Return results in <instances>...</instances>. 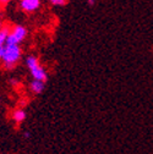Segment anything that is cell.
Segmentation results:
<instances>
[{
  "mask_svg": "<svg viewBox=\"0 0 153 154\" xmlns=\"http://www.w3.org/2000/svg\"><path fill=\"white\" fill-rule=\"evenodd\" d=\"M95 3H97V0H87V5H88V6H91V8H92V6H94V5H95Z\"/></svg>",
  "mask_w": 153,
  "mask_h": 154,
  "instance_id": "cell-9",
  "label": "cell"
},
{
  "mask_svg": "<svg viewBox=\"0 0 153 154\" xmlns=\"http://www.w3.org/2000/svg\"><path fill=\"white\" fill-rule=\"evenodd\" d=\"M48 2L53 6H64L67 4V0H48Z\"/></svg>",
  "mask_w": 153,
  "mask_h": 154,
  "instance_id": "cell-8",
  "label": "cell"
},
{
  "mask_svg": "<svg viewBox=\"0 0 153 154\" xmlns=\"http://www.w3.org/2000/svg\"><path fill=\"white\" fill-rule=\"evenodd\" d=\"M9 32H10V27H8V26L0 28V47H3V45L6 44Z\"/></svg>",
  "mask_w": 153,
  "mask_h": 154,
  "instance_id": "cell-7",
  "label": "cell"
},
{
  "mask_svg": "<svg viewBox=\"0 0 153 154\" xmlns=\"http://www.w3.org/2000/svg\"><path fill=\"white\" fill-rule=\"evenodd\" d=\"M28 88L30 91L33 93V94H41L43 93L44 88H45V83L42 82V81H36V80H32L28 85Z\"/></svg>",
  "mask_w": 153,
  "mask_h": 154,
  "instance_id": "cell-5",
  "label": "cell"
},
{
  "mask_svg": "<svg viewBox=\"0 0 153 154\" xmlns=\"http://www.w3.org/2000/svg\"><path fill=\"white\" fill-rule=\"evenodd\" d=\"M27 28L25 26L21 25H16L12 28H10L8 39H6V44H15V45H20L27 37Z\"/></svg>",
  "mask_w": 153,
  "mask_h": 154,
  "instance_id": "cell-3",
  "label": "cell"
},
{
  "mask_svg": "<svg viewBox=\"0 0 153 154\" xmlns=\"http://www.w3.org/2000/svg\"><path fill=\"white\" fill-rule=\"evenodd\" d=\"M41 0H20V9L27 14H32L41 8Z\"/></svg>",
  "mask_w": 153,
  "mask_h": 154,
  "instance_id": "cell-4",
  "label": "cell"
},
{
  "mask_svg": "<svg viewBox=\"0 0 153 154\" xmlns=\"http://www.w3.org/2000/svg\"><path fill=\"white\" fill-rule=\"evenodd\" d=\"M4 51H5V45L0 47V60L3 59V55H4Z\"/></svg>",
  "mask_w": 153,
  "mask_h": 154,
  "instance_id": "cell-11",
  "label": "cell"
},
{
  "mask_svg": "<svg viewBox=\"0 0 153 154\" xmlns=\"http://www.w3.org/2000/svg\"><path fill=\"white\" fill-rule=\"evenodd\" d=\"M26 66L30 70L31 76L33 77V80L36 81H42V82H47L48 81V72L47 70L39 64L38 57L34 55H28L26 57Z\"/></svg>",
  "mask_w": 153,
  "mask_h": 154,
  "instance_id": "cell-2",
  "label": "cell"
},
{
  "mask_svg": "<svg viewBox=\"0 0 153 154\" xmlns=\"http://www.w3.org/2000/svg\"><path fill=\"white\" fill-rule=\"evenodd\" d=\"M21 55H22V50H21L20 45L5 44V51H4L3 59H2L4 67L8 70L15 67L18 64V61L21 60Z\"/></svg>",
  "mask_w": 153,
  "mask_h": 154,
  "instance_id": "cell-1",
  "label": "cell"
},
{
  "mask_svg": "<svg viewBox=\"0 0 153 154\" xmlns=\"http://www.w3.org/2000/svg\"><path fill=\"white\" fill-rule=\"evenodd\" d=\"M10 2H11V0H0V6H5V5H8Z\"/></svg>",
  "mask_w": 153,
  "mask_h": 154,
  "instance_id": "cell-10",
  "label": "cell"
},
{
  "mask_svg": "<svg viewBox=\"0 0 153 154\" xmlns=\"http://www.w3.org/2000/svg\"><path fill=\"white\" fill-rule=\"evenodd\" d=\"M27 119V114L23 109H16L12 111V120L16 124H22Z\"/></svg>",
  "mask_w": 153,
  "mask_h": 154,
  "instance_id": "cell-6",
  "label": "cell"
}]
</instances>
